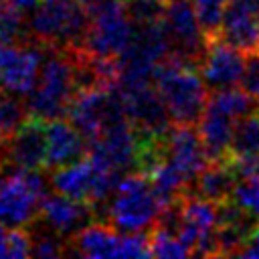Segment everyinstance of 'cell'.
<instances>
[{"instance_id": "6da1fadb", "label": "cell", "mask_w": 259, "mask_h": 259, "mask_svg": "<svg viewBox=\"0 0 259 259\" xmlns=\"http://www.w3.org/2000/svg\"><path fill=\"white\" fill-rule=\"evenodd\" d=\"M154 87L164 99L174 123L198 125L208 101V87L198 67L166 57L154 71Z\"/></svg>"}, {"instance_id": "7a4b0ae2", "label": "cell", "mask_w": 259, "mask_h": 259, "mask_svg": "<svg viewBox=\"0 0 259 259\" xmlns=\"http://www.w3.org/2000/svg\"><path fill=\"white\" fill-rule=\"evenodd\" d=\"M75 93L77 85L71 51L47 45V55L36 85L26 95V107L30 117H36L47 123L51 119L67 115Z\"/></svg>"}, {"instance_id": "3957f363", "label": "cell", "mask_w": 259, "mask_h": 259, "mask_svg": "<svg viewBox=\"0 0 259 259\" xmlns=\"http://www.w3.org/2000/svg\"><path fill=\"white\" fill-rule=\"evenodd\" d=\"M91 14L77 0H40L28 18V38L57 49H81Z\"/></svg>"}, {"instance_id": "277c9868", "label": "cell", "mask_w": 259, "mask_h": 259, "mask_svg": "<svg viewBox=\"0 0 259 259\" xmlns=\"http://www.w3.org/2000/svg\"><path fill=\"white\" fill-rule=\"evenodd\" d=\"M162 202L158 200L148 174L130 172L121 176L107 202L105 219L121 233H146L154 227Z\"/></svg>"}, {"instance_id": "5b68a950", "label": "cell", "mask_w": 259, "mask_h": 259, "mask_svg": "<svg viewBox=\"0 0 259 259\" xmlns=\"http://www.w3.org/2000/svg\"><path fill=\"white\" fill-rule=\"evenodd\" d=\"M136 24L132 22L125 2L105 0L91 12V24L81 51L97 59H117L130 45Z\"/></svg>"}, {"instance_id": "8992f818", "label": "cell", "mask_w": 259, "mask_h": 259, "mask_svg": "<svg viewBox=\"0 0 259 259\" xmlns=\"http://www.w3.org/2000/svg\"><path fill=\"white\" fill-rule=\"evenodd\" d=\"M49 196V184L40 170L18 168L0 190V223L16 229L32 223L40 214V206Z\"/></svg>"}, {"instance_id": "52a82bcc", "label": "cell", "mask_w": 259, "mask_h": 259, "mask_svg": "<svg viewBox=\"0 0 259 259\" xmlns=\"http://www.w3.org/2000/svg\"><path fill=\"white\" fill-rule=\"evenodd\" d=\"M162 24L170 40L168 57L200 67L208 36L200 26L192 0H166Z\"/></svg>"}, {"instance_id": "ba28073f", "label": "cell", "mask_w": 259, "mask_h": 259, "mask_svg": "<svg viewBox=\"0 0 259 259\" xmlns=\"http://www.w3.org/2000/svg\"><path fill=\"white\" fill-rule=\"evenodd\" d=\"M47 45L38 40L2 42L0 40V87L18 95H28L36 85Z\"/></svg>"}, {"instance_id": "9c48e42d", "label": "cell", "mask_w": 259, "mask_h": 259, "mask_svg": "<svg viewBox=\"0 0 259 259\" xmlns=\"http://www.w3.org/2000/svg\"><path fill=\"white\" fill-rule=\"evenodd\" d=\"M87 156L103 168L113 172L130 174L138 172L140 160V136L130 119L107 125L93 142H89Z\"/></svg>"}, {"instance_id": "30bf717a", "label": "cell", "mask_w": 259, "mask_h": 259, "mask_svg": "<svg viewBox=\"0 0 259 259\" xmlns=\"http://www.w3.org/2000/svg\"><path fill=\"white\" fill-rule=\"evenodd\" d=\"M123 101H125V113L130 123L136 127L140 136L146 138H162L166 132L174 125L172 115L160 97L158 89L152 85L132 89V91H121Z\"/></svg>"}, {"instance_id": "8fae6325", "label": "cell", "mask_w": 259, "mask_h": 259, "mask_svg": "<svg viewBox=\"0 0 259 259\" xmlns=\"http://www.w3.org/2000/svg\"><path fill=\"white\" fill-rule=\"evenodd\" d=\"M162 158L184 172L190 184L210 162L198 127L188 123H174L166 132V136L162 138Z\"/></svg>"}, {"instance_id": "7c38bea8", "label": "cell", "mask_w": 259, "mask_h": 259, "mask_svg": "<svg viewBox=\"0 0 259 259\" xmlns=\"http://www.w3.org/2000/svg\"><path fill=\"white\" fill-rule=\"evenodd\" d=\"M243 67H245V53L241 49L229 45L217 34L208 36L206 51L198 69L210 91L239 87Z\"/></svg>"}, {"instance_id": "4fadbf2b", "label": "cell", "mask_w": 259, "mask_h": 259, "mask_svg": "<svg viewBox=\"0 0 259 259\" xmlns=\"http://www.w3.org/2000/svg\"><path fill=\"white\" fill-rule=\"evenodd\" d=\"M93 217H95V210L89 202L65 196L61 192L49 194L40 206V219L45 221V225H49L67 241L79 229H83Z\"/></svg>"}, {"instance_id": "5bb4252c", "label": "cell", "mask_w": 259, "mask_h": 259, "mask_svg": "<svg viewBox=\"0 0 259 259\" xmlns=\"http://www.w3.org/2000/svg\"><path fill=\"white\" fill-rule=\"evenodd\" d=\"M8 162L24 170H40L47 166V123L30 117L8 142Z\"/></svg>"}, {"instance_id": "9a60e30c", "label": "cell", "mask_w": 259, "mask_h": 259, "mask_svg": "<svg viewBox=\"0 0 259 259\" xmlns=\"http://www.w3.org/2000/svg\"><path fill=\"white\" fill-rule=\"evenodd\" d=\"M89 150L83 134L73 121L57 117L47 121V168H61L79 158H85Z\"/></svg>"}, {"instance_id": "2e32d148", "label": "cell", "mask_w": 259, "mask_h": 259, "mask_svg": "<svg viewBox=\"0 0 259 259\" xmlns=\"http://www.w3.org/2000/svg\"><path fill=\"white\" fill-rule=\"evenodd\" d=\"M217 36H221L229 45L241 49L243 53L257 49L259 10L231 0L229 6H227V12L223 16V22H221V28H219Z\"/></svg>"}, {"instance_id": "e0dca14e", "label": "cell", "mask_w": 259, "mask_h": 259, "mask_svg": "<svg viewBox=\"0 0 259 259\" xmlns=\"http://www.w3.org/2000/svg\"><path fill=\"white\" fill-rule=\"evenodd\" d=\"M237 182H239V176H237V172L231 164V158L229 160H212L192 180L188 192H192L196 196H202L210 202L221 204V202L233 198Z\"/></svg>"}, {"instance_id": "ac0fdd59", "label": "cell", "mask_w": 259, "mask_h": 259, "mask_svg": "<svg viewBox=\"0 0 259 259\" xmlns=\"http://www.w3.org/2000/svg\"><path fill=\"white\" fill-rule=\"evenodd\" d=\"M235 117L206 103L204 113L198 121V134L202 138L204 150L212 160H229L231 158V140L235 130Z\"/></svg>"}, {"instance_id": "d6986e66", "label": "cell", "mask_w": 259, "mask_h": 259, "mask_svg": "<svg viewBox=\"0 0 259 259\" xmlns=\"http://www.w3.org/2000/svg\"><path fill=\"white\" fill-rule=\"evenodd\" d=\"M69 243L77 249L79 257H91V259H103V257H117L119 243H121V231H117L111 223H87L83 229H79Z\"/></svg>"}, {"instance_id": "ffe728a7", "label": "cell", "mask_w": 259, "mask_h": 259, "mask_svg": "<svg viewBox=\"0 0 259 259\" xmlns=\"http://www.w3.org/2000/svg\"><path fill=\"white\" fill-rule=\"evenodd\" d=\"M30 119L26 99L22 95L2 89L0 93V142H8Z\"/></svg>"}, {"instance_id": "44dd1931", "label": "cell", "mask_w": 259, "mask_h": 259, "mask_svg": "<svg viewBox=\"0 0 259 259\" xmlns=\"http://www.w3.org/2000/svg\"><path fill=\"white\" fill-rule=\"evenodd\" d=\"M259 152V109L235 121L231 140V158H241Z\"/></svg>"}, {"instance_id": "7402d4cb", "label": "cell", "mask_w": 259, "mask_h": 259, "mask_svg": "<svg viewBox=\"0 0 259 259\" xmlns=\"http://www.w3.org/2000/svg\"><path fill=\"white\" fill-rule=\"evenodd\" d=\"M150 249H152V257H160V259H180L192 255L188 247L178 239V235L156 227L150 229Z\"/></svg>"}, {"instance_id": "603a6c76", "label": "cell", "mask_w": 259, "mask_h": 259, "mask_svg": "<svg viewBox=\"0 0 259 259\" xmlns=\"http://www.w3.org/2000/svg\"><path fill=\"white\" fill-rule=\"evenodd\" d=\"M28 22L24 12L12 8L4 0L0 2V40L2 42H22L28 40Z\"/></svg>"}, {"instance_id": "cb8c5ba5", "label": "cell", "mask_w": 259, "mask_h": 259, "mask_svg": "<svg viewBox=\"0 0 259 259\" xmlns=\"http://www.w3.org/2000/svg\"><path fill=\"white\" fill-rule=\"evenodd\" d=\"M229 2L231 0H192V6L196 10V16L206 36H212L219 32Z\"/></svg>"}, {"instance_id": "d4e9b609", "label": "cell", "mask_w": 259, "mask_h": 259, "mask_svg": "<svg viewBox=\"0 0 259 259\" xmlns=\"http://www.w3.org/2000/svg\"><path fill=\"white\" fill-rule=\"evenodd\" d=\"M32 237V255L40 257V259H51V257H61L65 255V247H67V239L61 237L57 231H53L49 225L38 231V233H30Z\"/></svg>"}, {"instance_id": "484cf974", "label": "cell", "mask_w": 259, "mask_h": 259, "mask_svg": "<svg viewBox=\"0 0 259 259\" xmlns=\"http://www.w3.org/2000/svg\"><path fill=\"white\" fill-rule=\"evenodd\" d=\"M125 8L134 24L160 22L164 14V2L160 0H130L125 2Z\"/></svg>"}, {"instance_id": "4316f807", "label": "cell", "mask_w": 259, "mask_h": 259, "mask_svg": "<svg viewBox=\"0 0 259 259\" xmlns=\"http://www.w3.org/2000/svg\"><path fill=\"white\" fill-rule=\"evenodd\" d=\"M233 200H237L245 210L259 219V176L241 178L233 192Z\"/></svg>"}, {"instance_id": "83f0119b", "label": "cell", "mask_w": 259, "mask_h": 259, "mask_svg": "<svg viewBox=\"0 0 259 259\" xmlns=\"http://www.w3.org/2000/svg\"><path fill=\"white\" fill-rule=\"evenodd\" d=\"M239 87L251 95L255 101H259V51H247L245 53V67L239 81Z\"/></svg>"}, {"instance_id": "f1b7e54d", "label": "cell", "mask_w": 259, "mask_h": 259, "mask_svg": "<svg viewBox=\"0 0 259 259\" xmlns=\"http://www.w3.org/2000/svg\"><path fill=\"white\" fill-rule=\"evenodd\" d=\"M32 255V237L28 231H24L22 227L10 229L8 231V251L6 257L12 259H20V257H28Z\"/></svg>"}, {"instance_id": "f546056e", "label": "cell", "mask_w": 259, "mask_h": 259, "mask_svg": "<svg viewBox=\"0 0 259 259\" xmlns=\"http://www.w3.org/2000/svg\"><path fill=\"white\" fill-rule=\"evenodd\" d=\"M231 164H233L239 180L259 176V152L249 154V156H241V158H231Z\"/></svg>"}, {"instance_id": "4dcf8cb0", "label": "cell", "mask_w": 259, "mask_h": 259, "mask_svg": "<svg viewBox=\"0 0 259 259\" xmlns=\"http://www.w3.org/2000/svg\"><path fill=\"white\" fill-rule=\"evenodd\" d=\"M241 257H257L259 259V225H257L255 233L251 235L249 243L245 245V249L241 251Z\"/></svg>"}, {"instance_id": "1f68e13d", "label": "cell", "mask_w": 259, "mask_h": 259, "mask_svg": "<svg viewBox=\"0 0 259 259\" xmlns=\"http://www.w3.org/2000/svg\"><path fill=\"white\" fill-rule=\"evenodd\" d=\"M6 4H10L12 8H16V10H20V12H24V14H30L38 4H40V0H4Z\"/></svg>"}, {"instance_id": "d6a6232c", "label": "cell", "mask_w": 259, "mask_h": 259, "mask_svg": "<svg viewBox=\"0 0 259 259\" xmlns=\"http://www.w3.org/2000/svg\"><path fill=\"white\" fill-rule=\"evenodd\" d=\"M6 251H8V231L0 223V257H6Z\"/></svg>"}, {"instance_id": "836d02e7", "label": "cell", "mask_w": 259, "mask_h": 259, "mask_svg": "<svg viewBox=\"0 0 259 259\" xmlns=\"http://www.w3.org/2000/svg\"><path fill=\"white\" fill-rule=\"evenodd\" d=\"M77 2H79V4H81V6L91 14V12H95V10H97L105 0H77Z\"/></svg>"}, {"instance_id": "e575fe53", "label": "cell", "mask_w": 259, "mask_h": 259, "mask_svg": "<svg viewBox=\"0 0 259 259\" xmlns=\"http://www.w3.org/2000/svg\"><path fill=\"white\" fill-rule=\"evenodd\" d=\"M233 2H241V4H247V6L255 8V10H259V0H233Z\"/></svg>"}, {"instance_id": "d590c367", "label": "cell", "mask_w": 259, "mask_h": 259, "mask_svg": "<svg viewBox=\"0 0 259 259\" xmlns=\"http://www.w3.org/2000/svg\"><path fill=\"white\" fill-rule=\"evenodd\" d=\"M0 190H2V180H0Z\"/></svg>"}, {"instance_id": "8d00e7d4", "label": "cell", "mask_w": 259, "mask_h": 259, "mask_svg": "<svg viewBox=\"0 0 259 259\" xmlns=\"http://www.w3.org/2000/svg\"><path fill=\"white\" fill-rule=\"evenodd\" d=\"M257 51H259V40H257Z\"/></svg>"}, {"instance_id": "74e56055", "label": "cell", "mask_w": 259, "mask_h": 259, "mask_svg": "<svg viewBox=\"0 0 259 259\" xmlns=\"http://www.w3.org/2000/svg\"><path fill=\"white\" fill-rule=\"evenodd\" d=\"M121 2H130V0H121Z\"/></svg>"}, {"instance_id": "f35d334b", "label": "cell", "mask_w": 259, "mask_h": 259, "mask_svg": "<svg viewBox=\"0 0 259 259\" xmlns=\"http://www.w3.org/2000/svg\"><path fill=\"white\" fill-rule=\"evenodd\" d=\"M160 2H166V0H160Z\"/></svg>"}]
</instances>
